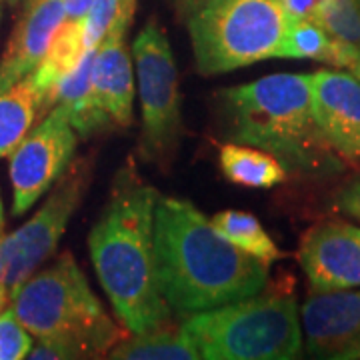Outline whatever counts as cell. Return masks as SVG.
Instances as JSON below:
<instances>
[{
    "label": "cell",
    "instance_id": "1",
    "mask_svg": "<svg viewBox=\"0 0 360 360\" xmlns=\"http://www.w3.org/2000/svg\"><path fill=\"white\" fill-rule=\"evenodd\" d=\"M158 290L170 310L194 314L258 295L269 264L224 238L182 198H158L155 212Z\"/></svg>",
    "mask_w": 360,
    "mask_h": 360
},
{
    "label": "cell",
    "instance_id": "2",
    "mask_svg": "<svg viewBox=\"0 0 360 360\" xmlns=\"http://www.w3.org/2000/svg\"><path fill=\"white\" fill-rule=\"evenodd\" d=\"M158 193L134 174H118L110 202L90 231L92 264L118 321L132 335L165 324L170 307L158 290L155 212Z\"/></svg>",
    "mask_w": 360,
    "mask_h": 360
},
{
    "label": "cell",
    "instance_id": "3",
    "mask_svg": "<svg viewBox=\"0 0 360 360\" xmlns=\"http://www.w3.org/2000/svg\"><path fill=\"white\" fill-rule=\"evenodd\" d=\"M220 98L232 142L262 148L298 172L340 168L314 118L310 75H270L222 90Z\"/></svg>",
    "mask_w": 360,
    "mask_h": 360
},
{
    "label": "cell",
    "instance_id": "4",
    "mask_svg": "<svg viewBox=\"0 0 360 360\" xmlns=\"http://www.w3.org/2000/svg\"><path fill=\"white\" fill-rule=\"evenodd\" d=\"M11 309L39 347L26 359H98L122 340L68 252L28 276L13 292Z\"/></svg>",
    "mask_w": 360,
    "mask_h": 360
},
{
    "label": "cell",
    "instance_id": "5",
    "mask_svg": "<svg viewBox=\"0 0 360 360\" xmlns=\"http://www.w3.org/2000/svg\"><path fill=\"white\" fill-rule=\"evenodd\" d=\"M182 328L206 360H290L302 350L298 304L290 292H258L186 314Z\"/></svg>",
    "mask_w": 360,
    "mask_h": 360
},
{
    "label": "cell",
    "instance_id": "6",
    "mask_svg": "<svg viewBox=\"0 0 360 360\" xmlns=\"http://www.w3.org/2000/svg\"><path fill=\"white\" fill-rule=\"evenodd\" d=\"M205 77L274 58L288 16L281 0H202L184 16Z\"/></svg>",
    "mask_w": 360,
    "mask_h": 360
},
{
    "label": "cell",
    "instance_id": "7",
    "mask_svg": "<svg viewBox=\"0 0 360 360\" xmlns=\"http://www.w3.org/2000/svg\"><path fill=\"white\" fill-rule=\"evenodd\" d=\"M142 106L141 150L148 162L167 167L179 148L180 92L176 60L156 20H148L132 44Z\"/></svg>",
    "mask_w": 360,
    "mask_h": 360
},
{
    "label": "cell",
    "instance_id": "8",
    "mask_svg": "<svg viewBox=\"0 0 360 360\" xmlns=\"http://www.w3.org/2000/svg\"><path fill=\"white\" fill-rule=\"evenodd\" d=\"M90 184L89 158L68 165L56 188L39 212L0 240V283L14 292L40 264L54 255L68 220L77 212Z\"/></svg>",
    "mask_w": 360,
    "mask_h": 360
},
{
    "label": "cell",
    "instance_id": "9",
    "mask_svg": "<svg viewBox=\"0 0 360 360\" xmlns=\"http://www.w3.org/2000/svg\"><path fill=\"white\" fill-rule=\"evenodd\" d=\"M77 142V130L56 106L37 129H30L11 155L14 217L25 214L60 179L72 162Z\"/></svg>",
    "mask_w": 360,
    "mask_h": 360
},
{
    "label": "cell",
    "instance_id": "10",
    "mask_svg": "<svg viewBox=\"0 0 360 360\" xmlns=\"http://www.w3.org/2000/svg\"><path fill=\"white\" fill-rule=\"evenodd\" d=\"M300 316L312 359H360V290H310Z\"/></svg>",
    "mask_w": 360,
    "mask_h": 360
},
{
    "label": "cell",
    "instance_id": "11",
    "mask_svg": "<svg viewBox=\"0 0 360 360\" xmlns=\"http://www.w3.org/2000/svg\"><path fill=\"white\" fill-rule=\"evenodd\" d=\"M298 262L312 290H345L360 286V226L324 220L304 232Z\"/></svg>",
    "mask_w": 360,
    "mask_h": 360
},
{
    "label": "cell",
    "instance_id": "12",
    "mask_svg": "<svg viewBox=\"0 0 360 360\" xmlns=\"http://www.w3.org/2000/svg\"><path fill=\"white\" fill-rule=\"evenodd\" d=\"M312 110L326 144L350 162H360V80L348 72L310 75Z\"/></svg>",
    "mask_w": 360,
    "mask_h": 360
},
{
    "label": "cell",
    "instance_id": "13",
    "mask_svg": "<svg viewBox=\"0 0 360 360\" xmlns=\"http://www.w3.org/2000/svg\"><path fill=\"white\" fill-rule=\"evenodd\" d=\"M132 20H116L96 46L92 66L90 96L96 108L110 116L118 127L132 122L134 72L127 46V32Z\"/></svg>",
    "mask_w": 360,
    "mask_h": 360
},
{
    "label": "cell",
    "instance_id": "14",
    "mask_svg": "<svg viewBox=\"0 0 360 360\" xmlns=\"http://www.w3.org/2000/svg\"><path fill=\"white\" fill-rule=\"evenodd\" d=\"M65 22V0H25L8 46L0 58V92L26 78L49 51Z\"/></svg>",
    "mask_w": 360,
    "mask_h": 360
},
{
    "label": "cell",
    "instance_id": "15",
    "mask_svg": "<svg viewBox=\"0 0 360 360\" xmlns=\"http://www.w3.org/2000/svg\"><path fill=\"white\" fill-rule=\"evenodd\" d=\"M90 51L84 42V25L82 20H66L58 26L49 51L44 52L42 60L37 68L28 75V82L39 90L44 98V112L46 101L52 89L80 63L84 52Z\"/></svg>",
    "mask_w": 360,
    "mask_h": 360
},
{
    "label": "cell",
    "instance_id": "16",
    "mask_svg": "<svg viewBox=\"0 0 360 360\" xmlns=\"http://www.w3.org/2000/svg\"><path fill=\"white\" fill-rule=\"evenodd\" d=\"M108 359L120 360H198L200 352L182 324H160L146 333L120 340L110 348Z\"/></svg>",
    "mask_w": 360,
    "mask_h": 360
},
{
    "label": "cell",
    "instance_id": "17",
    "mask_svg": "<svg viewBox=\"0 0 360 360\" xmlns=\"http://www.w3.org/2000/svg\"><path fill=\"white\" fill-rule=\"evenodd\" d=\"M219 162L222 174L245 188H272L286 180V167L276 156L240 142L220 146Z\"/></svg>",
    "mask_w": 360,
    "mask_h": 360
},
{
    "label": "cell",
    "instance_id": "18",
    "mask_svg": "<svg viewBox=\"0 0 360 360\" xmlns=\"http://www.w3.org/2000/svg\"><path fill=\"white\" fill-rule=\"evenodd\" d=\"M40 115H44V98L28 78L0 92V158L13 155Z\"/></svg>",
    "mask_w": 360,
    "mask_h": 360
},
{
    "label": "cell",
    "instance_id": "19",
    "mask_svg": "<svg viewBox=\"0 0 360 360\" xmlns=\"http://www.w3.org/2000/svg\"><path fill=\"white\" fill-rule=\"evenodd\" d=\"M314 20L335 42V66L360 60V0H322L312 13Z\"/></svg>",
    "mask_w": 360,
    "mask_h": 360
},
{
    "label": "cell",
    "instance_id": "20",
    "mask_svg": "<svg viewBox=\"0 0 360 360\" xmlns=\"http://www.w3.org/2000/svg\"><path fill=\"white\" fill-rule=\"evenodd\" d=\"M210 222L224 238H229L232 245L245 250L250 257L258 258L266 264L283 258V252L272 243V238L262 229L257 217L248 212L224 210V212L214 214Z\"/></svg>",
    "mask_w": 360,
    "mask_h": 360
},
{
    "label": "cell",
    "instance_id": "21",
    "mask_svg": "<svg viewBox=\"0 0 360 360\" xmlns=\"http://www.w3.org/2000/svg\"><path fill=\"white\" fill-rule=\"evenodd\" d=\"M274 58H310L335 66V42L310 18L288 20Z\"/></svg>",
    "mask_w": 360,
    "mask_h": 360
},
{
    "label": "cell",
    "instance_id": "22",
    "mask_svg": "<svg viewBox=\"0 0 360 360\" xmlns=\"http://www.w3.org/2000/svg\"><path fill=\"white\" fill-rule=\"evenodd\" d=\"M134 13H136V0H94L86 16L82 18L86 46L96 49L116 20L122 18L132 20Z\"/></svg>",
    "mask_w": 360,
    "mask_h": 360
},
{
    "label": "cell",
    "instance_id": "23",
    "mask_svg": "<svg viewBox=\"0 0 360 360\" xmlns=\"http://www.w3.org/2000/svg\"><path fill=\"white\" fill-rule=\"evenodd\" d=\"M32 335L14 316L13 309L0 312V360H20L28 356Z\"/></svg>",
    "mask_w": 360,
    "mask_h": 360
},
{
    "label": "cell",
    "instance_id": "24",
    "mask_svg": "<svg viewBox=\"0 0 360 360\" xmlns=\"http://www.w3.org/2000/svg\"><path fill=\"white\" fill-rule=\"evenodd\" d=\"M335 205L340 212L360 220V174L347 180L335 196Z\"/></svg>",
    "mask_w": 360,
    "mask_h": 360
},
{
    "label": "cell",
    "instance_id": "25",
    "mask_svg": "<svg viewBox=\"0 0 360 360\" xmlns=\"http://www.w3.org/2000/svg\"><path fill=\"white\" fill-rule=\"evenodd\" d=\"M322 0H281L284 13L288 16V20H302L310 18L312 13L321 6Z\"/></svg>",
    "mask_w": 360,
    "mask_h": 360
},
{
    "label": "cell",
    "instance_id": "26",
    "mask_svg": "<svg viewBox=\"0 0 360 360\" xmlns=\"http://www.w3.org/2000/svg\"><path fill=\"white\" fill-rule=\"evenodd\" d=\"M94 0H65L66 20H82L90 11Z\"/></svg>",
    "mask_w": 360,
    "mask_h": 360
},
{
    "label": "cell",
    "instance_id": "27",
    "mask_svg": "<svg viewBox=\"0 0 360 360\" xmlns=\"http://www.w3.org/2000/svg\"><path fill=\"white\" fill-rule=\"evenodd\" d=\"M198 2H202V0H172V4H174L176 13H179V16H182V18L191 13Z\"/></svg>",
    "mask_w": 360,
    "mask_h": 360
},
{
    "label": "cell",
    "instance_id": "28",
    "mask_svg": "<svg viewBox=\"0 0 360 360\" xmlns=\"http://www.w3.org/2000/svg\"><path fill=\"white\" fill-rule=\"evenodd\" d=\"M11 298H13V292L6 284L0 283V312L6 310V307L11 304Z\"/></svg>",
    "mask_w": 360,
    "mask_h": 360
},
{
    "label": "cell",
    "instance_id": "29",
    "mask_svg": "<svg viewBox=\"0 0 360 360\" xmlns=\"http://www.w3.org/2000/svg\"><path fill=\"white\" fill-rule=\"evenodd\" d=\"M4 236V206H2V198H0V240Z\"/></svg>",
    "mask_w": 360,
    "mask_h": 360
},
{
    "label": "cell",
    "instance_id": "30",
    "mask_svg": "<svg viewBox=\"0 0 360 360\" xmlns=\"http://www.w3.org/2000/svg\"><path fill=\"white\" fill-rule=\"evenodd\" d=\"M350 70H352V75H354V77H356L360 80V60H359V63H356V65L352 66Z\"/></svg>",
    "mask_w": 360,
    "mask_h": 360
},
{
    "label": "cell",
    "instance_id": "31",
    "mask_svg": "<svg viewBox=\"0 0 360 360\" xmlns=\"http://www.w3.org/2000/svg\"><path fill=\"white\" fill-rule=\"evenodd\" d=\"M2 2H8V4H16L18 0H2Z\"/></svg>",
    "mask_w": 360,
    "mask_h": 360
},
{
    "label": "cell",
    "instance_id": "32",
    "mask_svg": "<svg viewBox=\"0 0 360 360\" xmlns=\"http://www.w3.org/2000/svg\"><path fill=\"white\" fill-rule=\"evenodd\" d=\"M0 16H2V0H0Z\"/></svg>",
    "mask_w": 360,
    "mask_h": 360
}]
</instances>
